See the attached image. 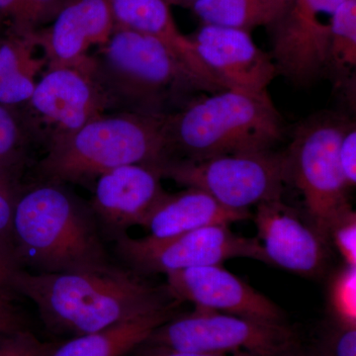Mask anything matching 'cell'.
I'll list each match as a JSON object with an SVG mask.
<instances>
[{"label":"cell","instance_id":"6da1fadb","mask_svg":"<svg viewBox=\"0 0 356 356\" xmlns=\"http://www.w3.org/2000/svg\"><path fill=\"white\" fill-rule=\"evenodd\" d=\"M13 289L35 304L47 329L72 337L178 305L166 286H154L130 268L111 264L72 273L18 269Z\"/></svg>","mask_w":356,"mask_h":356},{"label":"cell","instance_id":"7a4b0ae2","mask_svg":"<svg viewBox=\"0 0 356 356\" xmlns=\"http://www.w3.org/2000/svg\"><path fill=\"white\" fill-rule=\"evenodd\" d=\"M92 211L65 185L40 182L21 191L13 222V252L20 269L72 273L113 264Z\"/></svg>","mask_w":356,"mask_h":356},{"label":"cell","instance_id":"3957f363","mask_svg":"<svg viewBox=\"0 0 356 356\" xmlns=\"http://www.w3.org/2000/svg\"><path fill=\"white\" fill-rule=\"evenodd\" d=\"M165 134L170 159H201L273 149L285 128L267 90L224 89L168 113Z\"/></svg>","mask_w":356,"mask_h":356},{"label":"cell","instance_id":"277c9868","mask_svg":"<svg viewBox=\"0 0 356 356\" xmlns=\"http://www.w3.org/2000/svg\"><path fill=\"white\" fill-rule=\"evenodd\" d=\"M168 114H103L49 144L37 165L38 177L47 184H83L119 166L161 165L170 159Z\"/></svg>","mask_w":356,"mask_h":356},{"label":"cell","instance_id":"5b68a950","mask_svg":"<svg viewBox=\"0 0 356 356\" xmlns=\"http://www.w3.org/2000/svg\"><path fill=\"white\" fill-rule=\"evenodd\" d=\"M92 57L96 76L112 107L127 111L168 114L166 100L189 92L209 91L192 76L159 40L115 27L111 36Z\"/></svg>","mask_w":356,"mask_h":356},{"label":"cell","instance_id":"8992f818","mask_svg":"<svg viewBox=\"0 0 356 356\" xmlns=\"http://www.w3.org/2000/svg\"><path fill=\"white\" fill-rule=\"evenodd\" d=\"M350 122L334 112L313 115L295 128L286 151L289 182L301 192L312 226L327 243L332 222L353 207L339 159Z\"/></svg>","mask_w":356,"mask_h":356},{"label":"cell","instance_id":"52a82bcc","mask_svg":"<svg viewBox=\"0 0 356 356\" xmlns=\"http://www.w3.org/2000/svg\"><path fill=\"white\" fill-rule=\"evenodd\" d=\"M159 170L163 177L201 189L225 207L240 211L281 199L284 185L289 182L286 152L273 149L201 159H168Z\"/></svg>","mask_w":356,"mask_h":356},{"label":"cell","instance_id":"ba28073f","mask_svg":"<svg viewBox=\"0 0 356 356\" xmlns=\"http://www.w3.org/2000/svg\"><path fill=\"white\" fill-rule=\"evenodd\" d=\"M145 343L177 350L254 356H282L299 346L296 332L284 323L201 309L175 315L154 329Z\"/></svg>","mask_w":356,"mask_h":356},{"label":"cell","instance_id":"9c48e42d","mask_svg":"<svg viewBox=\"0 0 356 356\" xmlns=\"http://www.w3.org/2000/svg\"><path fill=\"white\" fill-rule=\"evenodd\" d=\"M24 106L21 115L30 136L43 138L48 146L105 114L112 104L88 57L77 65L49 67Z\"/></svg>","mask_w":356,"mask_h":356},{"label":"cell","instance_id":"30bf717a","mask_svg":"<svg viewBox=\"0 0 356 356\" xmlns=\"http://www.w3.org/2000/svg\"><path fill=\"white\" fill-rule=\"evenodd\" d=\"M115 252L138 274L170 273L193 267L217 266L236 257L267 262L257 238L236 235L229 226L216 225L165 238L115 241Z\"/></svg>","mask_w":356,"mask_h":356},{"label":"cell","instance_id":"8fae6325","mask_svg":"<svg viewBox=\"0 0 356 356\" xmlns=\"http://www.w3.org/2000/svg\"><path fill=\"white\" fill-rule=\"evenodd\" d=\"M346 0H292L273 27L277 76L308 86L327 74L332 16Z\"/></svg>","mask_w":356,"mask_h":356},{"label":"cell","instance_id":"7c38bea8","mask_svg":"<svg viewBox=\"0 0 356 356\" xmlns=\"http://www.w3.org/2000/svg\"><path fill=\"white\" fill-rule=\"evenodd\" d=\"M159 165H129L96 179L89 207L103 236L116 241L133 226L144 227L166 192Z\"/></svg>","mask_w":356,"mask_h":356},{"label":"cell","instance_id":"4fadbf2b","mask_svg":"<svg viewBox=\"0 0 356 356\" xmlns=\"http://www.w3.org/2000/svg\"><path fill=\"white\" fill-rule=\"evenodd\" d=\"M165 275V286L175 301L191 302L201 310L284 323L280 307L221 264L193 267Z\"/></svg>","mask_w":356,"mask_h":356},{"label":"cell","instance_id":"5bb4252c","mask_svg":"<svg viewBox=\"0 0 356 356\" xmlns=\"http://www.w3.org/2000/svg\"><path fill=\"white\" fill-rule=\"evenodd\" d=\"M191 39L222 88L262 92L277 76L271 56L257 48L245 30L203 25Z\"/></svg>","mask_w":356,"mask_h":356},{"label":"cell","instance_id":"9a60e30c","mask_svg":"<svg viewBox=\"0 0 356 356\" xmlns=\"http://www.w3.org/2000/svg\"><path fill=\"white\" fill-rule=\"evenodd\" d=\"M254 219L267 264L311 277L323 273L327 242L296 211L275 199L259 204Z\"/></svg>","mask_w":356,"mask_h":356},{"label":"cell","instance_id":"2e32d148","mask_svg":"<svg viewBox=\"0 0 356 356\" xmlns=\"http://www.w3.org/2000/svg\"><path fill=\"white\" fill-rule=\"evenodd\" d=\"M54 19L47 31L35 33L49 67L83 62L88 49L106 43L115 29L107 0H69Z\"/></svg>","mask_w":356,"mask_h":356},{"label":"cell","instance_id":"e0dca14e","mask_svg":"<svg viewBox=\"0 0 356 356\" xmlns=\"http://www.w3.org/2000/svg\"><path fill=\"white\" fill-rule=\"evenodd\" d=\"M115 27L159 40L210 93L224 90L199 58L193 42L179 31L166 0H107Z\"/></svg>","mask_w":356,"mask_h":356},{"label":"cell","instance_id":"ac0fdd59","mask_svg":"<svg viewBox=\"0 0 356 356\" xmlns=\"http://www.w3.org/2000/svg\"><path fill=\"white\" fill-rule=\"evenodd\" d=\"M250 218V211L229 209L207 192L187 187L179 193H165L144 227L149 229L152 238H165L205 227L229 226Z\"/></svg>","mask_w":356,"mask_h":356},{"label":"cell","instance_id":"d6986e66","mask_svg":"<svg viewBox=\"0 0 356 356\" xmlns=\"http://www.w3.org/2000/svg\"><path fill=\"white\" fill-rule=\"evenodd\" d=\"M177 305L124 321L60 343L53 356H126L144 343L154 329L175 317Z\"/></svg>","mask_w":356,"mask_h":356},{"label":"cell","instance_id":"ffe728a7","mask_svg":"<svg viewBox=\"0 0 356 356\" xmlns=\"http://www.w3.org/2000/svg\"><path fill=\"white\" fill-rule=\"evenodd\" d=\"M356 67V0H346L334 13L329 44L327 74L337 88L355 84Z\"/></svg>","mask_w":356,"mask_h":356},{"label":"cell","instance_id":"44dd1931","mask_svg":"<svg viewBox=\"0 0 356 356\" xmlns=\"http://www.w3.org/2000/svg\"><path fill=\"white\" fill-rule=\"evenodd\" d=\"M203 25L250 31L262 22V0H196L191 6Z\"/></svg>","mask_w":356,"mask_h":356},{"label":"cell","instance_id":"7402d4cb","mask_svg":"<svg viewBox=\"0 0 356 356\" xmlns=\"http://www.w3.org/2000/svg\"><path fill=\"white\" fill-rule=\"evenodd\" d=\"M35 33L20 34L0 44V83L21 77H35L47 63L46 58L35 56L37 43Z\"/></svg>","mask_w":356,"mask_h":356},{"label":"cell","instance_id":"603a6c76","mask_svg":"<svg viewBox=\"0 0 356 356\" xmlns=\"http://www.w3.org/2000/svg\"><path fill=\"white\" fill-rule=\"evenodd\" d=\"M30 139L22 115L15 107L0 104V168L20 170Z\"/></svg>","mask_w":356,"mask_h":356},{"label":"cell","instance_id":"cb8c5ba5","mask_svg":"<svg viewBox=\"0 0 356 356\" xmlns=\"http://www.w3.org/2000/svg\"><path fill=\"white\" fill-rule=\"evenodd\" d=\"M327 293L332 321L356 327V266L341 267L330 281Z\"/></svg>","mask_w":356,"mask_h":356},{"label":"cell","instance_id":"d4e9b609","mask_svg":"<svg viewBox=\"0 0 356 356\" xmlns=\"http://www.w3.org/2000/svg\"><path fill=\"white\" fill-rule=\"evenodd\" d=\"M18 175V170L0 168V243L13 252L14 210L21 191Z\"/></svg>","mask_w":356,"mask_h":356},{"label":"cell","instance_id":"484cf974","mask_svg":"<svg viewBox=\"0 0 356 356\" xmlns=\"http://www.w3.org/2000/svg\"><path fill=\"white\" fill-rule=\"evenodd\" d=\"M60 343H44L29 330L0 332V356H53Z\"/></svg>","mask_w":356,"mask_h":356},{"label":"cell","instance_id":"4316f807","mask_svg":"<svg viewBox=\"0 0 356 356\" xmlns=\"http://www.w3.org/2000/svg\"><path fill=\"white\" fill-rule=\"evenodd\" d=\"M309 356H356V327L332 321L321 334L315 350Z\"/></svg>","mask_w":356,"mask_h":356},{"label":"cell","instance_id":"83f0119b","mask_svg":"<svg viewBox=\"0 0 356 356\" xmlns=\"http://www.w3.org/2000/svg\"><path fill=\"white\" fill-rule=\"evenodd\" d=\"M330 240L336 245L344 264L356 266V213L353 207L332 222L329 231Z\"/></svg>","mask_w":356,"mask_h":356},{"label":"cell","instance_id":"f1b7e54d","mask_svg":"<svg viewBox=\"0 0 356 356\" xmlns=\"http://www.w3.org/2000/svg\"><path fill=\"white\" fill-rule=\"evenodd\" d=\"M339 159L344 179L353 188L356 184V128L353 122L348 123L341 137Z\"/></svg>","mask_w":356,"mask_h":356},{"label":"cell","instance_id":"f546056e","mask_svg":"<svg viewBox=\"0 0 356 356\" xmlns=\"http://www.w3.org/2000/svg\"><path fill=\"white\" fill-rule=\"evenodd\" d=\"M69 0H21L33 31L46 21L55 18Z\"/></svg>","mask_w":356,"mask_h":356},{"label":"cell","instance_id":"4dcf8cb0","mask_svg":"<svg viewBox=\"0 0 356 356\" xmlns=\"http://www.w3.org/2000/svg\"><path fill=\"white\" fill-rule=\"evenodd\" d=\"M17 262L13 250L0 243V298L15 299L13 289V281L18 270Z\"/></svg>","mask_w":356,"mask_h":356},{"label":"cell","instance_id":"1f68e13d","mask_svg":"<svg viewBox=\"0 0 356 356\" xmlns=\"http://www.w3.org/2000/svg\"><path fill=\"white\" fill-rule=\"evenodd\" d=\"M129 356H254L248 353H208L172 350L165 346L140 343Z\"/></svg>","mask_w":356,"mask_h":356},{"label":"cell","instance_id":"d6a6232c","mask_svg":"<svg viewBox=\"0 0 356 356\" xmlns=\"http://www.w3.org/2000/svg\"><path fill=\"white\" fill-rule=\"evenodd\" d=\"M25 318L13 300L0 299V332L26 329Z\"/></svg>","mask_w":356,"mask_h":356},{"label":"cell","instance_id":"836d02e7","mask_svg":"<svg viewBox=\"0 0 356 356\" xmlns=\"http://www.w3.org/2000/svg\"><path fill=\"white\" fill-rule=\"evenodd\" d=\"M292 0H262V22L270 26L286 10Z\"/></svg>","mask_w":356,"mask_h":356},{"label":"cell","instance_id":"e575fe53","mask_svg":"<svg viewBox=\"0 0 356 356\" xmlns=\"http://www.w3.org/2000/svg\"><path fill=\"white\" fill-rule=\"evenodd\" d=\"M168 3L177 4V6L191 7L196 0H166Z\"/></svg>","mask_w":356,"mask_h":356},{"label":"cell","instance_id":"d590c367","mask_svg":"<svg viewBox=\"0 0 356 356\" xmlns=\"http://www.w3.org/2000/svg\"><path fill=\"white\" fill-rule=\"evenodd\" d=\"M282 356H309L307 353H304L300 350L299 346L297 348H293L292 350L288 351V353H285Z\"/></svg>","mask_w":356,"mask_h":356},{"label":"cell","instance_id":"8d00e7d4","mask_svg":"<svg viewBox=\"0 0 356 356\" xmlns=\"http://www.w3.org/2000/svg\"><path fill=\"white\" fill-rule=\"evenodd\" d=\"M0 299H1V298H0ZM2 299H3V298H2Z\"/></svg>","mask_w":356,"mask_h":356}]
</instances>
